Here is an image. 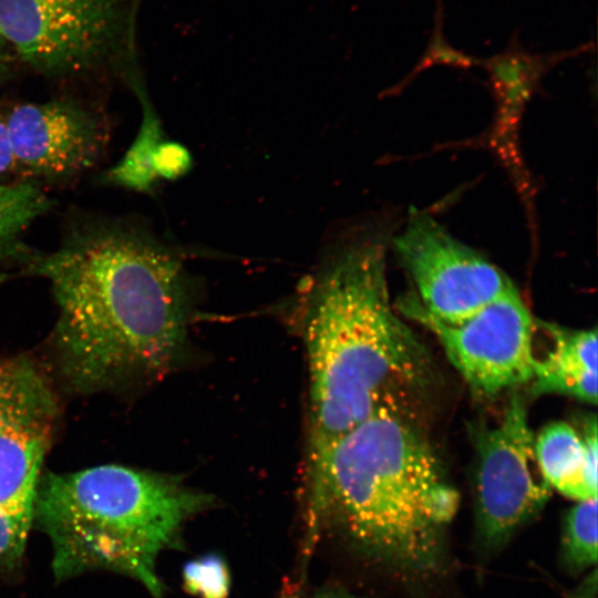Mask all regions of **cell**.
<instances>
[{
    "label": "cell",
    "instance_id": "obj_1",
    "mask_svg": "<svg viewBox=\"0 0 598 598\" xmlns=\"http://www.w3.org/2000/svg\"><path fill=\"white\" fill-rule=\"evenodd\" d=\"M32 269L51 286L59 312L54 347L74 388L154 379L181 357L189 281L174 247L137 229L97 228Z\"/></svg>",
    "mask_w": 598,
    "mask_h": 598
},
{
    "label": "cell",
    "instance_id": "obj_6",
    "mask_svg": "<svg viewBox=\"0 0 598 598\" xmlns=\"http://www.w3.org/2000/svg\"><path fill=\"white\" fill-rule=\"evenodd\" d=\"M399 309L435 336L474 392L492 396L532 381L536 326L516 287L455 322L427 313L413 293Z\"/></svg>",
    "mask_w": 598,
    "mask_h": 598
},
{
    "label": "cell",
    "instance_id": "obj_17",
    "mask_svg": "<svg viewBox=\"0 0 598 598\" xmlns=\"http://www.w3.org/2000/svg\"><path fill=\"white\" fill-rule=\"evenodd\" d=\"M185 588L199 598H227L229 574L225 561L217 555H207L185 565Z\"/></svg>",
    "mask_w": 598,
    "mask_h": 598
},
{
    "label": "cell",
    "instance_id": "obj_19",
    "mask_svg": "<svg viewBox=\"0 0 598 598\" xmlns=\"http://www.w3.org/2000/svg\"><path fill=\"white\" fill-rule=\"evenodd\" d=\"M16 168L6 115L0 112V175Z\"/></svg>",
    "mask_w": 598,
    "mask_h": 598
},
{
    "label": "cell",
    "instance_id": "obj_20",
    "mask_svg": "<svg viewBox=\"0 0 598 598\" xmlns=\"http://www.w3.org/2000/svg\"><path fill=\"white\" fill-rule=\"evenodd\" d=\"M12 55V50L0 34V80L7 74Z\"/></svg>",
    "mask_w": 598,
    "mask_h": 598
},
{
    "label": "cell",
    "instance_id": "obj_15",
    "mask_svg": "<svg viewBox=\"0 0 598 598\" xmlns=\"http://www.w3.org/2000/svg\"><path fill=\"white\" fill-rule=\"evenodd\" d=\"M49 207L47 196L31 184L0 185V247Z\"/></svg>",
    "mask_w": 598,
    "mask_h": 598
},
{
    "label": "cell",
    "instance_id": "obj_12",
    "mask_svg": "<svg viewBox=\"0 0 598 598\" xmlns=\"http://www.w3.org/2000/svg\"><path fill=\"white\" fill-rule=\"evenodd\" d=\"M582 433L567 422H553L535 436L539 467L551 488L575 501L597 498V421L589 416Z\"/></svg>",
    "mask_w": 598,
    "mask_h": 598
},
{
    "label": "cell",
    "instance_id": "obj_7",
    "mask_svg": "<svg viewBox=\"0 0 598 598\" xmlns=\"http://www.w3.org/2000/svg\"><path fill=\"white\" fill-rule=\"evenodd\" d=\"M476 525L488 548H498L540 512L551 487L539 467L526 404L514 395L501 420L475 435Z\"/></svg>",
    "mask_w": 598,
    "mask_h": 598
},
{
    "label": "cell",
    "instance_id": "obj_16",
    "mask_svg": "<svg viewBox=\"0 0 598 598\" xmlns=\"http://www.w3.org/2000/svg\"><path fill=\"white\" fill-rule=\"evenodd\" d=\"M34 522V502L0 506V569H12L22 559Z\"/></svg>",
    "mask_w": 598,
    "mask_h": 598
},
{
    "label": "cell",
    "instance_id": "obj_4",
    "mask_svg": "<svg viewBox=\"0 0 598 598\" xmlns=\"http://www.w3.org/2000/svg\"><path fill=\"white\" fill-rule=\"evenodd\" d=\"M212 503L209 494L173 475L107 464L40 477L34 520L51 542L56 580L114 571L161 598L158 556Z\"/></svg>",
    "mask_w": 598,
    "mask_h": 598
},
{
    "label": "cell",
    "instance_id": "obj_10",
    "mask_svg": "<svg viewBox=\"0 0 598 598\" xmlns=\"http://www.w3.org/2000/svg\"><path fill=\"white\" fill-rule=\"evenodd\" d=\"M6 121L16 167L30 173L58 176L79 172L92 165L102 148L101 124L74 103L20 104Z\"/></svg>",
    "mask_w": 598,
    "mask_h": 598
},
{
    "label": "cell",
    "instance_id": "obj_18",
    "mask_svg": "<svg viewBox=\"0 0 598 598\" xmlns=\"http://www.w3.org/2000/svg\"><path fill=\"white\" fill-rule=\"evenodd\" d=\"M193 164L190 152L181 143L163 140L153 155V168L157 177L177 179L189 172Z\"/></svg>",
    "mask_w": 598,
    "mask_h": 598
},
{
    "label": "cell",
    "instance_id": "obj_11",
    "mask_svg": "<svg viewBox=\"0 0 598 598\" xmlns=\"http://www.w3.org/2000/svg\"><path fill=\"white\" fill-rule=\"evenodd\" d=\"M550 346L542 357L534 354V394H561L597 403V330L569 329L543 322Z\"/></svg>",
    "mask_w": 598,
    "mask_h": 598
},
{
    "label": "cell",
    "instance_id": "obj_21",
    "mask_svg": "<svg viewBox=\"0 0 598 598\" xmlns=\"http://www.w3.org/2000/svg\"><path fill=\"white\" fill-rule=\"evenodd\" d=\"M309 598H357L348 592L338 589L319 591Z\"/></svg>",
    "mask_w": 598,
    "mask_h": 598
},
{
    "label": "cell",
    "instance_id": "obj_22",
    "mask_svg": "<svg viewBox=\"0 0 598 598\" xmlns=\"http://www.w3.org/2000/svg\"><path fill=\"white\" fill-rule=\"evenodd\" d=\"M596 589H597V579H596V571L592 573L591 579L586 582L584 587V591L579 595L578 598H596Z\"/></svg>",
    "mask_w": 598,
    "mask_h": 598
},
{
    "label": "cell",
    "instance_id": "obj_2",
    "mask_svg": "<svg viewBox=\"0 0 598 598\" xmlns=\"http://www.w3.org/2000/svg\"><path fill=\"white\" fill-rule=\"evenodd\" d=\"M330 244L303 306L307 463L379 412L412 411L431 377L427 352L391 303L383 241L354 234Z\"/></svg>",
    "mask_w": 598,
    "mask_h": 598
},
{
    "label": "cell",
    "instance_id": "obj_8",
    "mask_svg": "<svg viewBox=\"0 0 598 598\" xmlns=\"http://www.w3.org/2000/svg\"><path fill=\"white\" fill-rule=\"evenodd\" d=\"M394 248L416 288L417 303L442 321L463 320L515 287L499 268L423 213L411 216Z\"/></svg>",
    "mask_w": 598,
    "mask_h": 598
},
{
    "label": "cell",
    "instance_id": "obj_3",
    "mask_svg": "<svg viewBox=\"0 0 598 598\" xmlns=\"http://www.w3.org/2000/svg\"><path fill=\"white\" fill-rule=\"evenodd\" d=\"M379 412L307 463L313 523L333 524L360 550L409 573L442 558L460 496L413 419Z\"/></svg>",
    "mask_w": 598,
    "mask_h": 598
},
{
    "label": "cell",
    "instance_id": "obj_9",
    "mask_svg": "<svg viewBox=\"0 0 598 598\" xmlns=\"http://www.w3.org/2000/svg\"><path fill=\"white\" fill-rule=\"evenodd\" d=\"M56 421V399L40 369L0 355V506L34 502Z\"/></svg>",
    "mask_w": 598,
    "mask_h": 598
},
{
    "label": "cell",
    "instance_id": "obj_14",
    "mask_svg": "<svg viewBox=\"0 0 598 598\" xmlns=\"http://www.w3.org/2000/svg\"><path fill=\"white\" fill-rule=\"evenodd\" d=\"M597 498L578 501L563 524V560L571 571H582L597 563Z\"/></svg>",
    "mask_w": 598,
    "mask_h": 598
},
{
    "label": "cell",
    "instance_id": "obj_5",
    "mask_svg": "<svg viewBox=\"0 0 598 598\" xmlns=\"http://www.w3.org/2000/svg\"><path fill=\"white\" fill-rule=\"evenodd\" d=\"M136 0H0V34L47 75L131 60Z\"/></svg>",
    "mask_w": 598,
    "mask_h": 598
},
{
    "label": "cell",
    "instance_id": "obj_13",
    "mask_svg": "<svg viewBox=\"0 0 598 598\" xmlns=\"http://www.w3.org/2000/svg\"><path fill=\"white\" fill-rule=\"evenodd\" d=\"M137 95L143 110L140 130L123 158L109 172V177L125 188L148 192L157 178L153 168V155L164 140V132L145 91Z\"/></svg>",
    "mask_w": 598,
    "mask_h": 598
}]
</instances>
